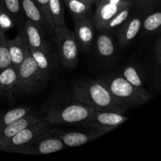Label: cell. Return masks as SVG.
I'll return each instance as SVG.
<instances>
[{
    "mask_svg": "<svg viewBox=\"0 0 161 161\" xmlns=\"http://www.w3.org/2000/svg\"><path fill=\"white\" fill-rule=\"evenodd\" d=\"M53 35L57 45L58 60L67 68L76 66L79 60L80 45L73 31L66 25L54 26Z\"/></svg>",
    "mask_w": 161,
    "mask_h": 161,
    "instance_id": "cell-4",
    "label": "cell"
},
{
    "mask_svg": "<svg viewBox=\"0 0 161 161\" xmlns=\"http://www.w3.org/2000/svg\"><path fill=\"white\" fill-rule=\"evenodd\" d=\"M52 132L62 140L66 147H76L82 146L106 134L104 131L94 129L86 132H60L53 129Z\"/></svg>",
    "mask_w": 161,
    "mask_h": 161,
    "instance_id": "cell-12",
    "label": "cell"
},
{
    "mask_svg": "<svg viewBox=\"0 0 161 161\" xmlns=\"http://www.w3.org/2000/svg\"><path fill=\"white\" fill-rule=\"evenodd\" d=\"M99 80L127 109L140 106L151 98L149 91L135 87L121 75H108Z\"/></svg>",
    "mask_w": 161,
    "mask_h": 161,
    "instance_id": "cell-2",
    "label": "cell"
},
{
    "mask_svg": "<svg viewBox=\"0 0 161 161\" xmlns=\"http://www.w3.org/2000/svg\"><path fill=\"white\" fill-rule=\"evenodd\" d=\"M130 1H132V0H94V3H96V6H98L103 3H119Z\"/></svg>",
    "mask_w": 161,
    "mask_h": 161,
    "instance_id": "cell-32",
    "label": "cell"
},
{
    "mask_svg": "<svg viewBox=\"0 0 161 161\" xmlns=\"http://www.w3.org/2000/svg\"><path fill=\"white\" fill-rule=\"evenodd\" d=\"M160 2V0H132L133 6L142 14H147L153 10Z\"/></svg>",
    "mask_w": 161,
    "mask_h": 161,
    "instance_id": "cell-29",
    "label": "cell"
},
{
    "mask_svg": "<svg viewBox=\"0 0 161 161\" xmlns=\"http://www.w3.org/2000/svg\"><path fill=\"white\" fill-rule=\"evenodd\" d=\"M23 32L28 48L39 50L48 53H53L51 47L46 39L47 34L28 19L25 20Z\"/></svg>",
    "mask_w": 161,
    "mask_h": 161,
    "instance_id": "cell-9",
    "label": "cell"
},
{
    "mask_svg": "<svg viewBox=\"0 0 161 161\" xmlns=\"http://www.w3.org/2000/svg\"><path fill=\"white\" fill-rule=\"evenodd\" d=\"M133 8V3H131L129 6H126L125 8L121 9L119 13H117V14L110 20V21L108 22V25H106V27H105L103 31L110 33L111 31L119 29V27H120L121 25L127 20V19L130 16Z\"/></svg>",
    "mask_w": 161,
    "mask_h": 161,
    "instance_id": "cell-22",
    "label": "cell"
},
{
    "mask_svg": "<svg viewBox=\"0 0 161 161\" xmlns=\"http://www.w3.org/2000/svg\"><path fill=\"white\" fill-rule=\"evenodd\" d=\"M155 61L157 63V65L160 66L161 63V42L160 38L157 40V45L155 46Z\"/></svg>",
    "mask_w": 161,
    "mask_h": 161,
    "instance_id": "cell-31",
    "label": "cell"
},
{
    "mask_svg": "<svg viewBox=\"0 0 161 161\" xmlns=\"http://www.w3.org/2000/svg\"><path fill=\"white\" fill-rule=\"evenodd\" d=\"M147 16L142 22V28L143 32L154 33L160 30L161 26V14L160 11H150L147 13Z\"/></svg>",
    "mask_w": 161,
    "mask_h": 161,
    "instance_id": "cell-23",
    "label": "cell"
},
{
    "mask_svg": "<svg viewBox=\"0 0 161 161\" xmlns=\"http://www.w3.org/2000/svg\"><path fill=\"white\" fill-rule=\"evenodd\" d=\"M18 91L17 70L12 65L0 71V96L12 100Z\"/></svg>",
    "mask_w": 161,
    "mask_h": 161,
    "instance_id": "cell-16",
    "label": "cell"
},
{
    "mask_svg": "<svg viewBox=\"0 0 161 161\" xmlns=\"http://www.w3.org/2000/svg\"><path fill=\"white\" fill-rule=\"evenodd\" d=\"M96 40V49L102 58L110 59L113 58L116 52V47L113 39L109 36V33L100 31Z\"/></svg>",
    "mask_w": 161,
    "mask_h": 161,
    "instance_id": "cell-19",
    "label": "cell"
},
{
    "mask_svg": "<svg viewBox=\"0 0 161 161\" xmlns=\"http://www.w3.org/2000/svg\"><path fill=\"white\" fill-rule=\"evenodd\" d=\"M31 111V109L30 107L23 106L12 108L5 113L4 112L1 113H0V129L15 122L16 120L25 116Z\"/></svg>",
    "mask_w": 161,
    "mask_h": 161,
    "instance_id": "cell-21",
    "label": "cell"
},
{
    "mask_svg": "<svg viewBox=\"0 0 161 161\" xmlns=\"http://www.w3.org/2000/svg\"><path fill=\"white\" fill-rule=\"evenodd\" d=\"M80 1L83 2V3H86V4H89V5H93L94 3V0H80Z\"/></svg>",
    "mask_w": 161,
    "mask_h": 161,
    "instance_id": "cell-33",
    "label": "cell"
},
{
    "mask_svg": "<svg viewBox=\"0 0 161 161\" xmlns=\"http://www.w3.org/2000/svg\"><path fill=\"white\" fill-rule=\"evenodd\" d=\"M16 23L13 17L6 12L3 8L0 6V31L5 33L6 31L12 29L16 26Z\"/></svg>",
    "mask_w": 161,
    "mask_h": 161,
    "instance_id": "cell-28",
    "label": "cell"
},
{
    "mask_svg": "<svg viewBox=\"0 0 161 161\" xmlns=\"http://www.w3.org/2000/svg\"><path fill=\"white\" fill-rule=\"evenodd\" d=\"M74 20L87 18L92 14V5L86 4L80 0H63Z\"/></svg>",
    "mask_w": 161,
    "mask_h": 161,
    "instance_id": "cell-20",
    "label": "cell"
},
{
    "mask_svg": "<svg viewBox=\"0 0 161 161\" xmlns=\"http://www.w3.org/2000/svg\"><path fill=\"white\" fill-rule=\"evenodd\" d=\"M49 11L53 26L65 25L63 0H49Z\"/></svg>",
    "mask_w": 161,
    "mask_h": 161,
    "instance_id": "cell-25",
    "label": "cell"
},
{
    "mask_svg": "<svg viewBox=\"0 0 161 161\" xmlns=\"http://www.w3.org/2000/svg\"><path fill=\"white\" fill-rule=\"evenodd\" d=\"M11 65L9 50L7 46V39L5 33L0 31V71Z\"/></svg>",
    "mask_w": 161,
    "mask_h": 161,
    "instance_id": "cell-27",
    "label": "cell"
},
{
    "mask_svg": "<svg viewBox=\"0 0 161 161\" xmlns=\"http://www.w3.org/2000/svg\"><path fill=\"white\" fill-rule=\"evenodd\" d=\"M7 46L11 65L17 69L29 51L23 31L19 32L14 39H7Z\"/></svg>",
    "mask_w": 161,
    "mask_h": 161,
    "instance_id": "cell-14",
    "label": "cell"
},
{
    "mask_svg": "<svg viewBox=\"0 0 161 161\" xmlns=\"http://www.w3.org/2000/svg\"><path fill=\"white\" fill-rule=\"evenodd\" d=\"M0 6L9 13L16 25L23 21L25 15L20 6V0H0Z\"/></svg>",
    "mask_w": 161,
    "mask_h": 161,
    "instance_id": "cell-24",
    "label": "cell"
},
{
    "mask_svg": "<svg viewBox=\"0 0 161 161\" xmlns=\"http://www.w3.org/2000/svg\"><path fill=\"white\" fill-rule=\"evenodd\" d=\"M29 51L36 61L41 75L47 80L56 66L57 57L53 53H48L35 49L29 48Z\"/></svg>",
    "mask_w": 161,
    "mask_h": 161,
    "instance_id": "cell-18",
    "label": "cell"
},
{
    "mask_svg": "<svg viewBox=\"0 0 161 161\" xmlns=\"http://www.w3.org/2000/svg\"><path fill=\"white\" fill-rule=\"evenodd\" d=\"M43 118L40 117V116L37 113L31 111L25 116L16 120L15 122L0 129V144L9 138H12L20 130H23L24 128L31 124L39 122Z\"/></svg>",
    "mask_w": 161,
    "mask_h": 161,
    "instance_id": "cell-13",
    "label": "cell"
},
{
    "mask_svg": "<svg viewBox=\"0 0 161 161\" xmlns=\"http://www.w3.org/2000/svg\"><path fill=\"white\" fill-rule=\"evenodd\" d=\"M24 15L26 19L37 25L44 33L49 34V29L45 18L35 0H20Z\"/></svg>",
    "mask_w": 161,
    "mask_h": 161,
    "instance_id": "cell-17",
    "label": "cell"
},
{
    "mask_svg": "<svg viewBox=\"0 0 161 161\" xmlns=\"http://www.w3.org/2000/svg\"><path fill=\"white\" fill-rule=\"evenodd\" d=\"M127 119L128 117L124 113L95 110L94 114L81 125L107 133L124 124Z\"/></svg>",
    "mask_w": 161,
    "mask_h": 161,
    "instance_id": "cell-7",
    "label": "cell"
},
{
    "mask_svg": "<svg viewBox=\"0 0 161 161\" xmlns=\"http://www.w3.org/2000/svg\"><path fill=\"white\" fill-rule=\"evenodd\" d=\"M94 20L91 17L75 20L74 34L80 47L85 51L91 50L94 38Z\"/></svg>",
    "mask_w": 161,
    "mask_h": 161,
    "instance_id": "cell-11",
    "label": "cell"
},
{
    "mask_svg": "<svg viewBox=\"0 0 161 161\" xmlns=\"http://www.w3.org/2000/svg\"><path fill=\"white\" fill-rule=\"evenodd\" d=\"M66 147L61 138L50 131L44 133L32 141L17 147H3L0 149L5 152L27 155H46L62 150Z\"/></svg>",
    "mask_w": 161,
    "mask_h": 161,
    "instance_id": "cell-5",
    "label": "cell"
},
{
    "mask_svg": "<svg viewBox=\"0 0 161 161\" xmlns=\"http://www.w3.org/2000/svg\"><path fill=\"white\" fill-rule=\"evenodd\" d=\"M37 3L38 6L40 9L41 12H42V15H43L44 18H45L46 22L47 24L49 29V34L53 35V24L50 17V11H49V0H35Z\"/></svg>",
    "mask_w": 161,
    "mask_h": 161,
    "instance_id": "cell-30",
    "label": "cell"
},
{
    "mask_svg": "<svg viewBox=\"0 0 161 161\" xmlns=\"http://www.w3.org/2000/svg\"><path fill=\"white\" fill-rule=\"evenodd\" d=\"M51 124L47 122L45 119H42L39 122L35 123L28 126L23 130H20L12 138L0 144V148L3 147H17L23 146L29 142L32 141L36 138L44 133L53 130Z\"/></svg>",
    "mask_w": 161,
    "mask_h": 161,
    "instance_id": "cell-8",
    "label": "cell"
},
{
    "mask_svg": "<svg viewBox=\"0 0 161 161\" xmlns=\"http://www.w3.org/2000/svg\"><path fill=\"white\" fill-rule=\"evenodd\" d=\"M16 70L18 80V91L21 93L27 94L34 93L41 88L46 81L38 69L30 51Z\"/></svg>",
    "mask_w": 161,
    "mask_h": 161,
    "instance_id": "cell-6",
    "label": "cell"
},
{
    "mask_svg": "<svg viewBox=\"0 0 161 161\" xmlns=\"http://www.w3.org/2000/svg\"><path fill=\"white\" fill-rule=\"evenodd\" d=\"M131 3L132 1L119 3H103L96 6V11L92 17L96 29L99 31H103L110 20Z\"/></svg>",
    "mask_w": 161,
    "mask_h": 161,
    "instance_id": "cell-10",
    "label": "cell"
},
{
    "mask_svg": "<svg viewBox=\"0 0 161 161\" xmlns=\"http://www.w3.org/2000/svg\"><path fill=\"white\" fill-rule=\"evenodd\" d=\"M72 94L78 102L92 106L95 110L124 113L127 108L116 100L100 80L77 81L72 85Z\"/></svg>",
    "mask_w": 161,
    "mask_h": 161,
    "instance_id": "cell-1",
    "label": "cell"
},
{
    "mask_svg": "<svg viewBox=\"0 0 161 161\" xmlns=\"http://www.w3.org/2000/svg\"><path fill=\"white\" fill-rule=\"evenodd\" d=\"M142 18L139 16H130L119 28L118 42L120 46L130 44L141 31Z\"/></svg>",
    "mask_w": 161,
    "mask_h": 161,
    "instance_id": "cell-15",
    "label": "cell"
},
{
    "mask_svg": "<svg viewBox=\"0 0 161 161\" xmlns=\"http://www.w3.org/2000/svg\"><path fill=\"white\" fill-rule=\"evenodd\" d=\"M95 112L92 106L77 101L59 104L50 107L46 111L44 119L50 124H80L87 120Z\"/></svg>",
    "mask_w": 161,
    "mask_h": 161,
    "instance_id": "cell-3",
    "label": "cell"
},
{
    "mask_svg": "<svg viewBox=\"0 0 161 161\" xmlns=\"http://www.w3.org/2000/svg\"><path fill=\"white\" fill-rule=\"evenodd\" d=\"M121 75H122L126 80H127L129 83H131L133 86H135V87L138 88V89L140 90H142V91H145V90H146L144 87L142 80L138 70H137L135 67H133V66L129 65L127 66V67H126L125 69L122 71Z\"/></svg>",
    "mask_w": 161,
    "mask_h": 161,
    "instance_id": "cell-26",
    "label": "cell"
}]
</instances>
